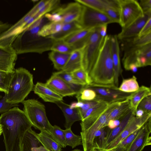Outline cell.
<instances>
[{
    "instance_id": "obj_47",
    "label": "cell",
    "mask_w": 151,
    "mask_h": 151,
    "mask_svg": "<svg viewBox=\"0 0 151 151\" xmlns=\"http://www.w3.org/2000/svg\"><path fill=\"white\" fill-rule=\"evenodd\" d=\"M98 101L94 100L91 101H84V104L83 107L80 108H78L80 115L82 118L86 112L90 108L95 105Z\"/></svg>"
},
{
    "instance_id": "obj_56",
    "label": "cell",
    "mask_w": 151,
    "mask_h": 151,
    "mask_svg": "<svg viewBox=\"0 0 151 151\" xmlns=\"http://www.w3.org/2000/svg\"><path fill=\"white\" fill-rule=\"evenodd\" d=\"M107 126L109 129H112L116 127V126L114 124V120H109L108 122Z\"/></svg>"
},
{
    "instance_id": "obj_20",
    "label": "cell",
    "mask_w": 151,
    "mask_h": 151,
    "mask_svg": "<svg viewBox=\"0 0 151 151\" xmlns=\"http://www.w3.org/2000/svg\"><path fill=\"white\" fill-rule=\"evenodd\" d=\"M32 90L45 102L55 103L63 101V97L48 87L45 83L37 82L34 85Z\"/></svg>"
},
{
    "instance_id": "obj_45",
    "label": "cell",
    "mask_w": 151,
    "mask_h": 151,
    "mask_svg": "<svg viewBox=\"0 0 151 151\" xmlns=\"http://www.w3.org/2000/svg\"><path fill=\"white\" fill-rule=\"evenodd\" d=\"M137 109H142L145 113H151V95L143 99L138 105Z\"/></svg>"
},
{
    "instance_id": "obj_39",
    "label": "cell",
    "mask_w": 151,
    "mask_h": 151,
    "mask_svg": "<svg viewBox=\"0 0 151 151\" xmlns=\"http://www.w3.org/2000/svg\"><path fill=\"white\" fill-rule=\"evenodd\" d=\"M76 95L78 101H87L94 100L96 97V93L92 89L85 86Z\"/></svg>"
},
{
    "instance_id": "obj_15",
    "label": "cell",
    "mask_w": 151,
    "mask_h": 151,
    "mask_svg": "<svg viewBox=\"0 0 151 151\" xmlns=\"http://www.w3.org/2000/svg\"><path fill=\"white\" fill-rule=\"evenodd\" d=\"M17 55L12 46H0V70L14 73Z\"/></svg>"
},
{
    "instance_id": "obj_6",
    "label": "cell",
    "mask_w": 151,
    "mask_h": 151,
    "mask_svg": "<svg viewBox=\"0 0 151 151\" xmlns=\"http://www.w3.org/2000/svg\"><path fill=\"white\" fill-rule=\"evenodd\" d=\"M22 103L24 106L23 111L32 126L49 134L52 126L47 117L45 105L34 99L24 100Z\"/></svg>"
},
{
    "instance_id": "obj_32",
    "label": "cell",
    "mask_w": 151,
    "mask_h": 151,
    "mask_svg": "<svg viewBox=\"0 0 151 151\" xmlns=\"http://www.w3.org/2000/svg\"><path fill=\"white\" fill-rule=\"evenodd\" d=\"M63 23L61 22H50L45 24L40 29L38 35L42 37H47L59 32L61 29Z\"/></svg>"
},
{
    "instance_id": "obj_58",
    "label": "cell",
    "mask_w": 151,
    "mask_h": 151,
    "mask_svg": "<svg viewBox=\"0 0 151 151\" xmlns=\"http://www.w3.org/2000/svg\"><path fill=\"white\" fill-rule=\"evenodd\" d=\"M2 129L1 127L0 128V136L2 133Z\"/></svg>"
},
{
    "instance_id": "obj_60",
    "label": "cell",
    "mask_w": 151,
    "mask_h": 151,
    "mask_svg": "<svg viewBox=\"0 0 151 151\" xmlns=\"http://www.w3.org/2000/svg\"><path fill=\"white\" fill-rule=\"evenodd\" d=\"M2 97L0 96V99H1Z\"/></svg>"
},
{
    "instance_id": "obj_11",
    "label": "cell",
    "mask_w": 151,
    "mask_h": 151,
    "mask_svg": "<svg viewBox=\"0 0 151 151\" xmlns=\"http://www.w3.org/2000/svg\"><path fill=\"white\" fill-rule=\"evenodd\" d=\"M151 113H145L141 117L133 116L130 120L122 133L104 150H108L116 147L122 140L132 132L142 127L151 118Z\"/></svg>"
},
{
    "instance_id": "obj_51",
    "label": "cell",
    "mask_w": 151,
    "mask_h": 151,
    "mask_svg": "<svg viewBox=\"0 0 151 151\" xmlns=\"http://www.w3.org/2000/svg\"><path fill=\"white\" fill-rule=\"evenodd\" d=\"M11 25L7 22H4L0 21V35L8 29Z\"/></svg>"
},
{
    "instance_id": "obj_59",
    "label": "cell",
    "mask_w": 151,
    "mask_h": 151,
    "mask_svg": "<svg viewBox=\"0 0 151 151\" xmlns=\"http://www.w3.org/2000/svg\"><path fill=\"white\" fill-rule=\"evenodd\" d=\"M71 151H82L78 149H76Z\"/></svg>"
},
{
    "instance_id": "obj_13",
    "label": "cell",
    "mask_w": 151,
    "mask_h": 151,
    "mask_svg": "<svg viewBox=\"0 0 151 151\" xmlns=\"http://www.w3.org/2000/svg\"><path fill=\"white\" fill-rule=\"evenodd\" d=\"M151 118L142 126L138 135L125 151H142L146 146L151 144Z\"/></svg>"
},
{
    "instance_id": "obj_27",
    "label": "cell",
    "mask_w": 151,
    "mask_h": 151,
    "mask_svg": "<svg viewBox=\"0 0 151 151\" xmlns=\"http://www.w3.org/2000/svg\"><path fill=\"white\" fill-rule=\"evenodd\" d=\"M82 58L81 50H74L70 54L68 60L62 70L67 73H72L82 68Z\"/></svg>"
},
{
    "instance_id": "obj_52",
    "label": "cell",
    "mask_w": 151,
    "mask_h": 151,
    "mask_svg": "<svg viewBox=\"0 0 151 151\" xmlns=\"http://www.w3.org/2000/svg\"><path fill=\"white\" fill-rule=\"evenodd\" d=\"M108 25H104L99 27V33L100 35L103 37H105L106 35Z\"/></svg>"
},
{
    "instance_id": "obj_40",
    "label": "cell",
    "mask_w": 151,
    "mask_h": 151,
    "mask_svg": "<svg viewBox=\"0 0 151 151\" xmlns=\"http://www.w3.org/2000/svg\"><path fill=\"white\" fill-rule=\"evenodd\" d=\"M14 73L0 70V91L7 93L8 87Z\"/></svg>"
},
{
    "instance_id": "obj_24",
    "label": "cell",
    "mask_w": 151,
    "mask_h": 151,
    "mask_svg": "<svg viewBox=\"0 0 151 151\" xmlns=\"http://www.w3.org/2000/svg\"><path fill=\"white\" fill-rule=\"evenodd\" d=\"M83 28L81 24L78 22L63 23L62 28L59 32L47 37L52 40H63L74 32Z\"/></svg>"
},
{
    "instance_id": "obj_3",
    "label": "cell",
    "mask_w": 151,
    "mask_h": 151,
    "mask_svg": "<svg viewBox=\"0 0 151 151\" xmlns=\"http://www.w3.org/2000/svg\"><path fill=\"white\" fill-rule=\"evenodd\" d=\"M34 86L33 75L28 70L23 67L15 69L5 93L6 101L12 104L22 103Z\"/></svg>"
},
{
    "instance_id": "obj_26",
    "label": "cell",
    "mask_w": 151,
    "mask_h": 151,
    "mask_svg": "<svg viewBox=\"0 0 151 151\" xmlns=\"http://www.w3.org/2000/svg\"><path fill=\"white\" fill-rule=\"evenodd\" d=\"M151 95L150 87L142 86L135 92L132 93L128 98L131 109L135 113L138 105L146 97Z\"/></svg>"
},
{
    "instance_id": "obj_17",
    "label": "cell",
    "mask_w": 151,
    "mask_h": 151,
    "mask_svg": "<svg viewBox=\"0 0 151 151\" xmlns=\"http://www.w3.org/2000/svg\"><path fill=\"white\" fill-rule=\"evenodd\" d=\"M32 128L26 132L20 145V151H52L45 147Z\"/></svg>"
},
{
    "instance_id": "obj_54",
    "label": "cell",
    "mask_w": 151,
    "mask_h": 151,
    "mask_svg": "<svg viewBox=\"0 0 151 151\" xmlns=\"http://www.w3.org/2000/svg\"><path fill=\"white\" fill-rule=\"evenodd\" d=\"M145 113L142 109H137L135 113V116L137 118H140L143 116Z\"/></svg>"
},
{
    "instance_id": "obj_61",
    "label": "cell",
    "mask_w": 151,
    "mask_h": 151,
    "mask_svg": "<svg viewBox=\"0 0 151 151\" xmlns=\"http://www.w3.org/2000/svg\"><path fill=\"white\" fill-rule=\"evenodd\" d=\"M99 151V150H95V151Z\"/></svg>"
},
{
    "instance_id": "obj_7",
    "label": "cell",
    "mask_w": 151,
    "mask_h": 151,
    "mask_svg": "<svg viewBox=\"0 0 151 151\" xmlns=\"http://www.w3.org/2000/svg\"><path fill=\"white\" fill-rule=\"evenodd\" d=\"M122 62L124 69L132 64L138 68L151 65V43L145 45L132 48L124 51Z\"/></svg>"
},
{
    "instance_id": "obj_31",
    "label": "cell",
    "mask_w": 151,
    "mask_h": 151,
    "mask_svg": "<svg viewBox=\"0 0 151 151\" xmlns=\"http://www.w3.org/2000/svg\"><path fill=\"white\" fill-rule=\"evenodd\" d=\"M37 137L42 145L52 151H62L61 148L48 133L40 131L37 133Z\"/></svg>"
},
{
    "instance_id": "obj_14",
    "label": "cell",
    "mask_w": 151,
    "mask_h": 151,
    "mask_svg": "<svg viewBox=\"0 0 151 151\" xmlns=\"http://www.w3.org/2000/svg\"><path fill=\"white\" fill-rule=\"evenodd\" d=\"M144 14L143 16L139 17L127 26L122 28L121 31L117 35L119 40L138 36L145 24L151 17V13Z\"/></svg>"
},
{
    "instance_id": "obj_53",
    "label": "cell",
    "mask_w": 151,
    "mask_h": 151,
    "mask_svg": "<svg viewBox=\"0 0 151 151\" xmlns=\"http://www.w3.org/2000/svg\"><path fill=\"white\" fill-rule=\"evenodd\" d=\"M84 104V101H78L77 102L72 103L70 105L71 109L80 108H82Z\"/></svg>"
},
{
    "instance_id": "obj_1",
    "label": "cell",
    "mask_w": 151,
    "mask_h": 151,
    "mask_svg": "<svg viewBox=\"0 0 151 151\" xmlns=\"http://www.w3.org/2000/svg\"><path fill=\"white\" fill-rule=\"evenodd\" d=\"M0 125L6 151H20V145L26 132L32 125L24 111L13 107L0 116Z\"/></svg>"
},
{
    "instance_id": "obj_55",
    "label": "cell",
    "mask_w": 151,
    "mask_h": 151,
    "mask_svg": "<svg viewBox=\"0 0 151 151\" xmlns=\"http://www.w3.org/2000/svg\"><path fill=\"white\" fill-rule=\"evenodd\" d=\"M126 149L120 146L117 145L115 147L108 150H101L99 151H125Z\"/></svg>"
},
{
    "instance_id": "obj_10",
    "label": "cell",
    "mask_w": 151,
    "mask_h": 151,
    "mask_svg": "<svg viewBox=\"0 0 151 151\" xmlns=\"http://www.w3.org/2000/svg\"><path fill=\"white\" fill-rule=\"evenodd\" d=\"M84 6L80 22L83 28H93L114 23L104 13Z\"/></svg>"
},
{
    "instance_id": "obj_62",
    "label": "cell",
    "mask_w": 151,
    "mask_h": 151,
    "mask_svg": "<svg viewBox=\"0 0 151 151\" xmlns=\"http://www.w3.org/2000/svg\"><path fill=\"white\" fill-rule=\"evenodd\" d=\"M1 127V126L0 125V128Z\"/></svg>"
},
{
    "instance_id": "obj_49",
    "label": "cell",
    "mask_w": 151,
    "mask_h": 151,
    "mask_svg": "<svg viewBox=\"0 0 151 151\" xmlns=\"http://www.w3.org/2000/svg\"><path fill=\"white\" fill-rule=\"evenodd\" d=\"M139 3L144 13H151V0H141Z\"/></svg>"
},
{
    "instance_id": "obj_16",
    "label": "cell",
    "mask_w": 151,
    "mask_h": 151,
    "mask_svg": "<svg viewBox=\"0 0 151 151\" xmlns=\"http://www.w3.org/2000/svg\"><path fill=\"white\" fill-rule=\"evenodd\" d=\"M95 28H83L63 40L72 47L75 50L81 49L86 43Z\"/></svg>"
},
{
    "instance_id": "obj_28",
    "label": "cell",
    "mask_w": 151,
    "mask_h": 151,
    "mask_svg": "<svg viewBox=\"0 0 151 151\" xmlns=\"http://www.w3.org/2000/svg\"><path fill=\"white\" fill-rule=\"evenodd\" d=\"M128 98L122 101L112 111L108 117L107 124L110 120H121L131 110Z\"/></svg>"
},
{
    "instance_id": "obj_50",
    "label": "cell",
    "mask_w": 151,
    "mask_h": 151,
    "mask_svg": "<svg viewBox=\"0 0 151 151\" xmlns=\"http://www.w3.org/2000/svg\"><path fill=\"white\" fill-rule=\"evenodd\" d=\"M151 32V17H150L145 24L138 36L145 35Z\"/></svg>"
},
{
    "instance_id": "obj_12",
    "label": "cell",
    "mask_w": 151,
    "mask_h": 151,
    "mask_svg": "<svg viewBox=\"0 0 151 151\" xmlns=\"http://www.w3.org/2000/svg\"><path fill=\"white\" fill-rule=\"evenodd\" d=\"M84 7V6L75 1L64 6L57 8L53 12L61 15L63 23L76 21L80 23Z\"/></svg>"
},
{
    "instance_id": "obj_35",
    "label": "cell",
    "mask_w": 151,
    "mask_h": 151,
    "mask_svg": "<svg viewBox=\"0 0 151 151\" xmlns=\"http://www.w3.org/2000/svg\"><path fill=\"white\" fill-rule=\"evenodd\" d=\"M49 134L61 148L67 146L64 130L62 129L59 127L55 125L52 126L50 129Z\"/></svg>"
},
{
    "instance_id": "obj_2",
    "label": "cell",
    "mask_w": 151,
    "mask_h": 151,
    "mask_svg": "<svg viewBox=\"0 0 151 151\" xmlns=\"http://www.w3.org/2000/svg\"><path fill=\"white\" fill-rule=\"evenodd\" d=\"M89 78L91 84L114 85V66L111 54L110 35H107L105 37L98 58Z\"/></svg>"
},
{
    "instance_id": "obj_36",
    "label": "cell",
    "mask_w": 151,
    "mask_h": 151,
    "mask_svg": "<svg viewBox=\"0 0 151 151\" xmlns=\"http://www.w3.org/2000/svg\"><path fill=\"white\" fill-rule=\"evenodd\" d=\"M52 40L50 50L61 53L70 54L75 50L63 40Z\"/></svg>"
},
{
    "instance_id": "obj_43",
    "label": "cell",
    "mask_w": 151,
    "mask_h": 151,
    "mask_svg": "<svg viewBox=\"0 0 151 151\" xmlns=\"http://www.w3.org/2000/svg\"><path fill=\"white\" fill-rule=\"evenodd\" d=\"M142 127L131 134L121 142L117 145L122 147L126 150L138 135L142 129Z\"/></svg>"
},
{
    "instance_id": "obj_18",
    "label": "cell",
    "mask_w": 151,
    "mask_h": 151,
    "mask_svg": "<svg viewBox=\"0 0 151 151\" xmlns=\"http://www.w3.org/2000/svg\"><path fill=\"white\" fill-rule=\"evenodd\" d=\"M45 84L48 87L63 97L76 95V92L68 84L56 76L52 74L47 81Z\"/></svg>"
},
{
    "instance_id": "obj_5",
    "label": "cell",
    "mask_w": 151,
    "mask_h": 151,
    "mask_svg": "<svg viewBox=\"0 0 151 151\" xmlns=\"http://www.w3.org/2000/svg\"><path fill=\"white\" fill-rule=\"evenodd\" d=\"M99 27L95 28L86 43L81 49L82 68L87 74L89 78L98 58L105 37L100 35Z\"/></svg>"
},
{
    "instance_id": "obj_34",
    "label": "cell",
    "mask_w": 151,
    "mask_h": 151,
    "mask_svg": "<svg viewBox=\"0 0 151 151\" xmlns=\"http://www.w3.org/2000/svg\"><path fill=\"white\" fill-rule=\"evenodd\" d=\"M98 101L97 103L95 105L86 111L83 116L81 121L88 117L98 115L104 113L107 109L110 104L101 101Z\"/></svg>"
},
{
    "instance_id": "obj_38",
    "label": "cell",
    "mask_w": 151,
    "mask_h": 151,
    "mask_svg": "<svg viewBox=\"0 0 151 151\" xmlns=\"http://www.w3.org/2000/svg\"><path fill=\"white\" fill-rule=\"evenodd\" d=\"M64 130L67 146L73 148L82 144L81 136L75 134L71 131V128L65 129Z\"/></svg>"
},
{
    "instance_id": "obj_46",
    "label": "cell",
    "mask_w": 151,
    "mask_h": 151,
    "mask_svg": "<svg viewBox=\"0 0 151 151\" xmlns=\"http://www.w3.org/2000/svg\"><path fill=\"white\" fill-rule=\"evenodd\" d=\"M19 106L18 104H12L6 102L4 96L0 99V113L2 114L13 107Z\"/></svg>"
},
{
    "instance_id": "obj_33",
    "label": "cell",
    "mask_w": 151,
    "mask_h": 151,
    "mask_svg": "<svg viewBox=\"0 0 151 151\" xmlns=\"http://www.w3.org/2000/svg\"><path fill=\"white\" fill-rule=\"evenodd\" d=\"M139 87L136 77L133 76L131 78L123 79L118 89L124 92L132 93L137 91Z\"/></svg>"
},
{
    "instance_id": "obj_21",
    "label": "cell",
    "mask_w": 151,
    "mask_h": 151,
    "mask_svg": "<svg viewBox=\"0 0 151 151\" xmlns=\"http://www.w3.org/2000/svg\"><path fill=\"white\" fill-rule=\"evenodd\" d=\"M61 109L63 113L65 120V127L66 129L71 128L76 122L82 120V118L78 108L71 109L70 105L63 101L55 103Z\"/></svg>"
},
{
    "instance_id": "obj_42",
    "label": "cell",
    "mask_w": 151,
    "mask_h": 151,
    "mask_svg": "<svg viewBox=\"0 0 151 151\" xmlns=\"http://www.w3.org/2000/svg\"><path fill=\"white\" fill-rule=\"evenodd\" d=\"M60 3L59 0H49L47 3L36 14L40 17H43L46 13L56 9Z\"/></svg>"
},
{
    "instance_id": "obj_48",
    "label": "cell",
    "mask_w": 151,
    "mask_h": 151,
    "mask_svg": "<svg viewBox=\"0 0 151 151\" xmlns=\"http://www.w3.org/2000/svg\"><path fill=\"white\" fill-rule=\"evenodd\" d=\"M45 17L51 22H62V17L57 12H52V13H47L45 15Z\"/></svg>"
},
{
    "instance_id": "obj_19",
    "label": "cell",
    "mask_w": 151,
    "mask_h": 151,
    "mask_svg": "<svg viewBox=\"0 0 151 151\" xmlns=\"http://www.w3.org/2000/svg\"><path fill=\"white\" fill-rule=\"evenodd\" d=\"M117 35H110L111 50L113 64L114 84L117 87L119 83V76L122 72L120 62V47Z\"/></svg>"
},
{
    "instance_id": "obj_9",
    "label": "cell",
    "mask_w": 151,
    "mask_h": 151,
    "mask_svg": "<svg viewBox=\"0 0 151 151\" xmlns=\"http://www.w3.org/2000/svg\"><path fill=\"white\" fill-rule=\"evenodd\" d=\"M120 12L119 24L122 28L144 15L139 2L135 0H118Z\"/></svg>"
},
{
    "instance_id": "obj_25",
    "label": "cell",
    "mask_w": 151,
    "mask_h": 151,
    "mask_svg": "<svg viewBox=\"0 0 151 151\" xmlns=\"http://www.w3.org/2000/svg\"><path fill=\"white\" fill-rule=\"evenodd\" d=\"M122 41V49L124 51L129 49L142 46L151 43V32L141 36L128 38Z\"/></svg>"
},
{
    "instance_id": "obj_4",
    "label": "cell",
    "mask_w": 151,
    "mask_h": 151,
    "mask_svg": "<svg viewBox=\"0 0 151 151\" xmlns=\"http://www.w3.org/2000/svg\"><path fill=\"white\" fill-rule=\"evenodd\" d=\"M114 104L109 105L104 113L88 117L81 121V132L83 151H94L93 141L96 132L102 128L107 126L109 116L115 108Z\"/></svg>"
},
{
    "instance_id": "obj_8",
    "label": "cell",
    "mask_w": 151,
    "mask_h": 151,
    "mask_svg": "<svg viewBox=\"0 0 151 151\" xmlns=\"http://www.w3.org/2000/svg\"><path fill=\"white\" fill-rule=\"evenodd\" d=\"M86 87L91 88L96 92V96L94 100L101 101L109 104L125 100L131 93L120 91L118 87L114 85L91 83Z\"/></svg>"
},
{
    "instance_id": "obj_41",
    "label": "cell",
    "mask_w": 151,
    "mask_h": 151,
    "mask_svg": "<svg viewBox=\"0 0 151 151\" xmlns=\"http://www.w3.org/2000/svg\"><path fill=\"white\" fill-rule=\"evenodd\" d=\"M74 78L84 86H88L91 83L88 75L82 68L78 69L72 73Z\"/></svg>"
},
{
    "instance_id": "obj_22",
    "label": "cell",
    "mask_w": 151,
    "mask_h": 151,
    "mask_svg": "<svg viewBox=\"0 0 151 151\" xmlns=\"http://www.w3.org/2000/svg\"><path fill=\"white\" fill-rule=\"evenodd\" d=\"M135 116V113L131 109L121 119L119 125L112 129L108 127L104 148L122 133L131 119Z\"/></svg>"
},
{
    "instance_id": "obj_29",
    "label": "cell",
    "mask_w": 151,
    "mask_h": 151,
    "mask_svg": "<svg viewBox=\"0 0 151 151\" xmlns=\"http://www.w3.org/2000/svg\"><path fill=\"white\" fill-rule=\"evenodd\" d=\"M70 55V54L51 51L49 54L48 57L52 62L55 68L60 71L63 70L66 65Z\"/></svg>"
},
{
    "instance_id": "obj_23",
    "label": "cell",
    "mask_w": 151,
    "mask_h": 151,
    "mask_svg": "<svg viewBox=\"0 0 151 151\" xmlns=\"http://www.w3.org/2000/svg\"><path fill=\"white\" fill-rule=\"evenodd\" d=\"M86 6L104 12L109 8L119 9L118 0H76Z\"/></svg>"
},
{
    "instance_id": "obj_37",
    "label": "cell",
    "mask_w": 151,
    "mask_h": 151,
    "mask_svg": "<svg viewBox=\"0 0 151 151\" xmlns=\"http://www.w3.org/2000/svg\"><path fill=\"white\" fill-rule=\"evenodd\" d=\"M107 128V126L104 127L96 132L93 141L96 150L100 151L104 149Z\"/></svg>"
},
{
    "instance_id": "obj_30",
    "label": "cell",
    "mask_w": 151,
    "mask_h": 151,
    "mask_svg": "<svg viewBox=\"0 0 151 151\" xmlns=\"http://www.w3.org/2000/svg\"><path fill=\"white\" fill-rule=\"evenodd\" d=\"M52 74L60 78L68 84L76 92V94L86 86L77 81L72 73H67L61 70L53 73Z\"/></svg>"
},
{
    "instance_id": "obj_44",
    "label": "cell",
    "mask_w": 151,
    "mask_h": 151,
    "mask_svg": "<svg viewBox=\"0 0 151 151\" xmlns=\"http://www.w3.org/2000/svg\"><path fill=\"white\" fill-rule=\"evenodd\" d=\"M104 13L113 21L114 23H119L120 19L119 9L109 8L106 9Z\"/></svg>"
},
{
    "instance_id": "obj_57",
    "label": "cell",
    "mask_w": 151,
    "mask_h": 151,
    "mask_svg": "<svg viewBox=\"0 0 151 151\" xmlns=\"http://www.w3.org/2000/svg\"><path fill=\"white\" fill-rule=\"evenodd\" d=\"M121 120H114V125L116 127L119 125L120 123Z\"/></svg>"
}]
</instances>
